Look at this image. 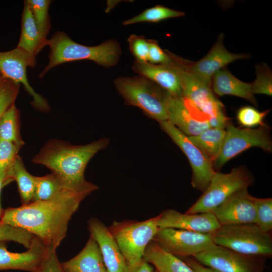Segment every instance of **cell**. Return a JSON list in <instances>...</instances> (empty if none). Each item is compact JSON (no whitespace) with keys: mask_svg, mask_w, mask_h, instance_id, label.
Instances as JSON below:
<instances>
[{"mask_svg":"<svg viewBox=\"0 0 272 272\" xmlns=\"http://www.w3.org/2000/svg\"><path fill=\"white\" fill-rule=\"evenodd\" d=\"M86 197L66 189L51 199L3 209L0 222L22 228L56 250L65 238L68 224Z\"/></svg>","mask_w":272,"mask_h":272,"instance_id":"obj_1","label":"cell"},{"mask_svg":"<svg viewBox=\"0 0 272 272\" xmlns=\"http://www.w3.org/2000/svg\"><path fill=\"white\" fill-rule=\"evenodd\" d=\"M108 144L107 138L79 146L52 140L42 148L32 161L50 169L64 189L86 197L98 187L85 179L86 167L91 159Z\"/></svg>","mask_w":272,"mask_h":272,"instance_id":"obj_2","label":"cell"},{"mask_svg":"<svg viewBox=\"0 0 272 272\" xmlns=\"http://www.w3.org/2000/svg\"><path fill=\"white\" fill-rule=\"evenodd\" d=\"M48 62L39 75L42 78L51 69L62 63L79 60H90L99 65L109 67L119 61L121 49L119 43L109 40L93 46L79 44L64 32L58 31L48 39Z\"/></svg>","mask_w":272,"mask_h":272,"instance_id":"obj_3","label":"cell"},{"mask_svg":"<svg viewBox=\"0 0 272 272\" xmlns=\"http://www.w3.org/2000/svg\"><path fill=\"white\" fill-rule=\"evenodd\" d=\"M114 84L127 104L138 107L146 115L159 122L167 120L171 95L160 86L140 75L119 76Z\"/></svg>","mask_w":272,"mask_h":272,"instance_id":"obj_4","label":"cell"},{"mask_svg":"<svg viewBox=\"0 0 272 272\" xmlns=\"http://www.w3.org/2000/svg\"><path fill=\"white\" fill-rule=\"evenodd\" d=\"M188 62L176 55L173 59L180 77L183 96L207 116L211 127L225 129L229 119L224 112L223 104L214 95L211 81L189 71Z\"/></svg>","mask_w":272,"mask_h":272,"instance_id":"obj_5","label":"cell"},{"mask_svg":"<svg viewBox=\"0 0 272 272\" xmlns=\"http://www.w3.org/2000/svg\"><path fill=\"white\" fill-rule=\"evenodd\" d=\"M212 234L216 245L250 256L267 258L272 255L270 232H263L255 224L223 225Z\"/></svg>","mask_w":272,"mask_h":272,"instance_id":"obj_6","label":"cell"},{"mask_svg":"<svg viewBox=\"0 0 272 272\" xmlns=\"http://www.w3.org/2000/svg\"><path fill=\"white\" fill-rule=\"evenodd\" d=\"M159 216L143 221H114L108 227L126 264H132L143 258L145 250L157 233Z\"/></svg>","mask_w":272,"mask_h":272,"instance_id":"obj_7","label":"cell"},{"mask_svg":"<svg viewBox=\"0 0 272 272\" xmlns=\"http://www.w3.org/2000/svg\"><path fill=\"white\" fill-rule=\"evenodd\" d=\"M253 181L252 174L243 166L233 168L228 173L216 172L207 188L185 213L211 212L234 193L247 188Z\"/></svg>","mask_w":272,"mask_h":272,"instance_id":"obj_8","label":"cell"},{"mask_svg":"<svg viewBox=\"0 0 272 272\" xmlns=\"http://www.w3.org/2000/svg\"><path fill=\"white\" fill-rule=\"evenodd\" d=\"M225 129V137L221 152L213 163L214 170L220 169L229 160L251 147L271 152V140L266 125L254 129H240L229 122Z\"/></svg>","mask_w":272,"mask_h":272,"instance_id":"obj_9","label":"cell"},{"mask_svg":"<svg viewBox=\"0 0 272 272\" xmlns=\"http://www.w3.org/2000/svg\"><path fill=\"white\" fill-rule=\"evenodd\" d=\"M191 257L219 272H263L266 259L243 254L216 245Z\"/></svg>","mask_w":272,"mask_h":272,"instance_id":"obj_10","label":"cell"},{"mask_svg":"<svg viewBox=\"0 0 272 272\" xmlns=\"http://www.w3.org/2000/svg\"><path fill=\"white\" fill-rule=\"evenodd\" d=\"M159 123L162 129L188 158L192 170V186L203 192L216 173L213 162L192 143L187 135L169 121L165 120Z\"/></svg>","mask_w":272,"mask_h":272,"instance_id":"obj_11","label":"cell"},{"mask_svg":"<svg viewBox=\"0 0 272 272\" xmlns=\"http://www.w3.org/2000/svg\"><path fill=\"white\" fill-rule=\"evenodd\" d=\"M152 240L178 257L193 256L216 245L211 233L174 228L159 229Z\"/></svg>","mask_w":272,"mask_h":272,"instance_id":"obj_12","label":"cell"},{"mask_svg":"<svg viewBox=\"0 0 272 272\" xmlns=\"http://www.w3.org/2000/svg\"><path fill=\"white\" fill-rule=\"evenodd\" d=\"M36 64V57L18 47L10 51H0V73L2 76L23 84L33 98V107L40 111L48 112L50 107L48 102L35 91L28 81L27 68H33Z\"/></svg>","mask_w":272,"mask_h":272,"instance_id":"obj_13","label":"cell"},{"mask_svg":"<svg viewBox=\"0 0 272 272\" xmlns=\"http://www.w3.org/2000/svg\"><path fill=\"white\" fill-rule=\"evenodd\" d=\"M167 120L187 136H196L211 127L207 116L189 100L171 96Z\"/></svg>","mask_w":272,"mask_h":272,"instance_id":"obj_14","label":"cell"},{"mask_svg":"<svg viewBox=\"0 0 272 272\" xmlns=\"http://www.w3.org/2000/svg\"><path fill=\"white\" fill-rule=\"evenodd\" d=\"M247 188L234 193L211 213L215 216L221 226L255 224L256 211L254 200Z\"/></svg>","mask_w":272,"mask_h":272,"instance_id":"obj_15","label":"cell"},{"mask_svg":"<svg viewBox=\"0 0 272 272\" xmlns=\"http://www.w3.org/2000/svg\"><path fill=\"white\" fill-rule=\"evenodd\" d=\"M159 216L157 224L159 229L174 228L212 234L221 226L211 212L188 214L167 209Z\"/></svg>","mask_w":272,"mask_h":272,"instance_id":"obj_16","label":"cell"},{"mask_svg":"<svg viewBox=\"0 0 272 272\" xmlns=\"http://www.w3.org/2000/svg\"><path fill=\"white\" fill-rule=\"evenodd\" d=\"M224 34H220L208 53L195 62L189 61L187 67L200 78L211 81L213 75L227 64L238 59H246L249 55L229 52L223 43Z\"/></svg>","mask_w":272,"mask_h":272,"instance_id":"obj_17","label":"cell"},{"mask_svg":"<svg viewBox=\"0 0 272 272\" xmlns=\"http://www.w3.org/2000/svg\"><path fill=\"white\" fill-rule=\"evenodd\" d=\"M90 235L100 249L107 272H124L126 261L108 227L95 218L88 221Z\"/></svg>","mask_w":272,"mask_h":272,"instance_id":"obj_18","label":"cell"},{"mask_svg":"<svg viewBox=\"0 0 272 272\" xmlns=\"http://www.w3.org/2000/svg\"><path fill=\"white\" fill-rule=\"evenodd\" d=\"M48 250L38 237H35L30 247L21 253L9 251L7 244L0 243V270L17 269L37 272Z\"/></svg>","mask_w":272,"mask_h":272,"instance_id":"obj_19","label":"cell"},{"mask_svg":"<svg viewBox=\"0 0 272 272\" xmlns=\"http://www.w3.org/2000/svg\"><path fill=\"white\" fill-rule=\"evenodd\" d=\"M133 72L154 82L174 97H182L181 79L176 67L171 65L153 64L135 60Z\"/></svg>","mask_w":272,"mask_h":272,"instance_id":"obj_20","label":"cell"},{"mask_svg":"<svg viewBox=\"0 0 272 272\" xmlns=\"http://www.w3.org/2000/svg\"><path fill=\"white\" fill-rule=\"evenodd\" d=\"M60 264L64 272H107L99 246L91 235L77 255Z\"/></svg>","mask_w":272,"mask_h":272,"instance_id":"obj_21","label":"cell"},{"mask_svg":"<svg viewBox=\"0 0 272 272\" xmlns=\"http://www.w3.org/2000/svg\"><path fill=\"white\" fill-rule=\"evenodd\" d=\"M212 89L219 96L233 95L245 99L257 106L252 92L251 83L242 82L234 77L227 69L216 72L211 79Z\"/></svg>","mask_w":272,"mask_h":272,"instance_id":"obj_22","label":"cell"},{"mask_svg":"<svg viewBox=\"0 0 272 272\" xmlns=\"http://www.w3.org/2000/svg\"><path fill=\"white\" fill-rule=\"evenodd\" d=\"M47 40L41 34L25 1L22 16L21 36L17 47L36 57L47 46Z\"/></svg>","mask_w":272,"mask_h":272,"instance_id":"obj_23","label":"cell"},{"mask_svg":"<svg viewBox=\"0 0 272 272\" xmlns=\"http://www.w3.org/2000/svg\"><path fill=\"white\" fill-rule=\"evenodd\" d=\"M143 258L157 272H193L180 258L165 250L154 240L148 244Z\"/></svg>","mask_w":272,"mask_h":272,"instance_id":"obj_24","label":"cell"},{"mask_svg":"<svg viewBox=\"0 0 272 272\" xmlns=\"http://www.w3.org/2000/svg\"><path fill=\"white\" fill-rule=\"evenodd\" d=\"M12 180H15L17 183L22 205L32 202L35 187V176L27 171L19 155L7 171L6 184Z\"/></svg>","mask_w":272,"mask_h":272,"instance_id":"obj_25","label":"cell"},{"mask_svg":"<svg viewBox=\"0 0 272 272\" xmlns=\"http://www.w3.org/2000/svg\"><path fill=\"white\" fill-rule=\"evenodd\" d=\"M225 129L210 127L196 136H188L196 146L213 163L221 152L225 137Z\"/></svg>","mask_w":272,"mask_h":272,"instance_id":"obj_26","label":"cell"},{"mask_svg":"<svg viewBox=\"0 0 272 272\" xmlns=\"http://www.w3.org/2000/svg\"><path fill=\"white\" fill-rule=\"evenodd\" d=\"M0 139L11 142L21 147L24 144L20 133L19 111L14 104L0 118Z\"/></svg>","mask_w":272,"mask_h":272,"instance_id":"obj_27","label":"cell"},{"mask_svg":"<svg viewBox=\"0 0 272 272\" xmlns=\"http://www.w3.org/2000/svg\"><path fill=\"white\" fill-rule=\"evenodd\" d=\"M35 187L32 201L52 199L63 190L61 182L53 173L44 176H35Z\"/></svg>","mask_w":272,"mask_h":272,"instance_id":"obj_28","label":"cell"},{"mask_svg":"<svg viewBox=\"0 0 272 272\" xmlns=\"http://www.w3.org/2000/svg\"><path fill=\"white\" fill-rule=\"evenodd\" d=\"M183 12L170 9L162 6L148 9L138 15L122 22L123 26L142 22L156 23L169 18L184 16Z\"/></svg>","mask_w":272,"mask_h":272,"instance_id":"obj_29","label":"cell"},{"mask_svg":"<svg viewBox=\"0 0 272 272\" xmlns=\"http://www.w3.org/2000/svg\"><path fill=\"white\" fill-rule=\"evenodd\" d=\"M31 11L35 23L43 36L47 38L51 28L48 10L49 0L26 1Z\"/></svg>","mask_w":272,"mask_h":272,"instance_id":"obj_30","label":"cell"},{"mask_svg":"<svg viewBox=\"0 0 272 272\" xmlns=\"http://www.w3.org/2000/svg\"><path fill=\"white\" fill-rule=\"evenodd\" d=\"M35 236L22 228L12 227L0 222V243L9 241L22 244L28 249Z\"/></svg>","mask_w":272,"mask_h":272,"instance_id":"obj_31","label":"cell"},{"mask_svg":"<svg viewBox=\"0 0 272 272\" xmlns=\"http://www.w3.org/2000/svg\"><path fill=\"white\" fill-rule=\"evenodd\" d=\"M255 211V224L265 232L272 230V198H254Z\"/></svg>","mask_w":272,"mask_h":272,"instance_id":"obj_32","label":"cell"},{"mask_svg":"<svg viewBox=\"0 0 272 272\" xmlns=\"http://www.w3.org/2000/svg\"><path fill=\"white\" fill-rule=\"evenodd\" d=\"M20 84L3 76L0 79V118L13 104L19 92Z\"/></svg>","mask_w":272,"mask_h":272,"instance_id":"obj_33","label":"cell"},{"mask_svg":"<svg viewBox=\"0 0 272 272\" xmlns=\"http://www.w3.org/2000/svg\"><path fill=\"white\" fill-rule=\"evenodd\" d=\"M256 79L251 83L252 93L271 96L272 75L270 68L265 63L258 65L256 66Z\"/></svg>","mask_w":272,"mask_h":272,"instance_id":"obj_34","label":"cell"},{"mask_svg":"<svg viewBox=\"0 0 272 272\" xmlns=\"http://www.w3.org/2000/svg\"><path fill=\"white\" fill-rule=\"evenodd\" d=\"M268 113V110L260 112L253 107L246 106L238 110L237 118L241 125L247 128L258 125L263 126L265 125L263 120Z\"/></svg>","mask_w":272,"mask_h":272,"instance_id":"obj_35","label":"cell"},{"mask_svg":"<svg viewBox=\"0 0 272 272\" xmlns=\"http://www.w3.org/2000/svg\"><path fill=\"white\" fill-rule=\"evenodd\" d=\"M21 148L14 143L0 139V172H7Z\"/></svg>","mask_w":272,"mask_h":272,"instance_id":"obj_36","label":"cell"},{"mask_svg":"<svg viewBox=\"0 0 272 272\" xmlns=\"http://www.w3.org/2000/svg\"><path fill=\"white\" fill-rule=\"evenodd\" d=\"M129 50L135 60L141 62L148 61V39L144 36L130 35L128 39Z\"/></svg>","mask_w":272,"mask_h":272,"instance_id":"obj_37","label":"cell"},{"mask_svg":"<svg viewBox=\"0 0 272 272\" xmlns=\"http://www.w3.org/2000/svg\"><path fill=\"white\" fill-rule=\"evenodd\" d=\"M148 61L153 64L171 65L173 63L171 53L163 50L158 42L153 39H148Z\"/></svg>","mask_w":272,"mask_h":272,"instance_id":"obj_38","label":"cell"},{"mask_svg":"<svg viewBox=\"0 0 272 272\" xmlns=\"http://www.w3.org/2000/svg\"><path fill=\"white\" fill-rule=\"evenodd\" d=\"M56 250L48 248L37 272H64L57 258Z\"/></svg>","mask_w":272,"mask_h":272,"instance_id":"obj_39","label":"cell"},{"mask_svg":"<svg viewBox=\"0 0 272 272\" xmlns=\"http://www.w3.org/2000/svg\"><path fill=\"white\" fill-rule=\"evenodd\" d=\"M124 272H157L154 266L143 258L138 262L126 264Z\"/></svg>","mask_w":272,"mask_h":272,"instance_id":"obj_40","label":"cell"},{"mask_svg":"<svg viewBox=\"0 0 272 272\" xmlns=\"http://www.w3.org/2000/svg\"><path fill=\"white\" fill-rule=\"evenodd\" d=\"M184 261L193 272H219L204 266L197 262L192 257H179Z\"/></svg>","mask_w":272,"mask_h":272,"instance_id":"obj_41","label":"cell"},{"mask_svg":"<svg viewBox=\"0 0 272 272\" xmlns=\"http://www.w3.org/2000/svg\"><path fill=\"white\" fill-rule=\"evenodd\" d=\"M6 173L7 172H0V217L3 210L1 203V193L2 188L6 185Z\"/></svg>","mask_w":272,"mask_h":272,"instance_id":"obj_42","label":"cell"},{"mask_svg":"<svg viewBox=\"0 0 272 272\" xmlns=\"http://www.w3.org/2000/svg\"><path fill=\"white\" fill-rule=\"evenodd\" d=\"M2 74H1V73H0V79L2 78Z\"/></svg>","mask_w":272,"mask_h":272,"instance_id":"obj_43","label":"cell"}]
</instances>
